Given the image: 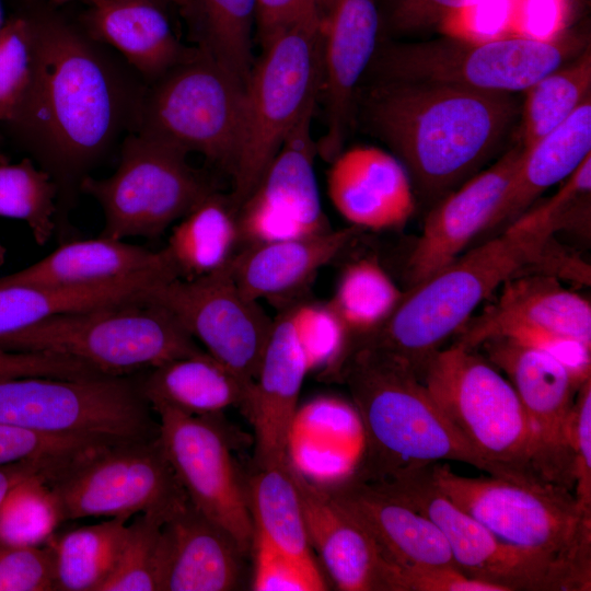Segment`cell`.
Here are the masks:
<instances>
[{
	"label": "cell",
	"instance_id": "40",
	"mask_svg": "<svg viewBox=\"0 0 591 591\" xmlns=\"http://www.w3.org/2000/svg\"><path fill=\"white\" fill-rule=\"evenodd\" d=\"M57 195L53 178L31 158L0 162V217L25 222L38 245L56 233Z\"/></svg>",
	"mask_w": 591,
	"mask_h": 591
},
{
	"label": "cell",
	"instance_id": "3",
	"mask_svg": "<svg viewBox=\"0 0 591 591\" xmlns=\"http://www.w3.org/2000/svg\"><path fill=\"white\" fill-rule=\"evenodd\" d=\"M518 113L509 93L424 82L378 81L362 103L366 126L429 198L449 194L488 160Z\"/></svg>",
	"mask_w": 591,
	"mask_h": 591
},
{
	"label": "cell",
	"instance_id": "8",
	"mask_svg": "<svg viewBox=\"0 0 591 591\" xmlns=\"http://www.w3.org/2000/svg\"><path fill=\"white\" fill-rule=\"evenodd\" d=\"M324 22L310 16L263 46L245 86V114L228 196L236 211L322 88Z\"/></svg>",
	"mask_w": 591,
	"mask_h": 591
},
{
	"label": "cell",
	"instance_id": "22",
	"mask_svg": "<svg viewBox=\"0 0 591 591\" xmlns=\"http://www.w3.org/2000/svg\"><path fill=\"white\" fill-rule=\"evenodd\" d=\"M331 162L329 199L352 227L390 230L410 218L415 210L412 179L394 154L358 146L341 150Z\"/></svg>",
	"mask_w": 591,
	"mask_h": 591
},
{
	"label": "cell",
	"instance_id": "43",
	"mask_svg": "<svg viewBox=\"0 0 591 591\" xmlns=\"http://www.w3.org/2000/svg\"><path fill=\"white\" fill-rule=\"evenodd\" d=\"M35 36L28 13L15 15L0 30V123L18 116L32 85Z\"/></svg>",
	"mask_w": 591,
	"mask_h": 591
},
{
	"label": "cell",
	"instance_id": "7",
	"mask_svg": "<svg viewBox=\"0 0 591 591\" xmlns=\"http://www.w3.org/2000/svg\"><path fill=\"white\" fill-rule=\"evenodd\" d=\"M436 487L500 541L565 564L590 579L591 517L557 484L428 466Z\"/></svg>",
	"mask_w": 591,
	"mask_h": 591
},
{
	"label": "cell",
	"instance_id": "50",
	"mask_svg": "<svg viewBox=\"0 0 591 591\" xmlns=\"http://www.w3.org/2000/svg\"><path fill=\"white\" fill-rule=\"evenodd\" d=\"M568 14L567 0H522L513 15L512 34L553 42L563 37Z\"/></svg>",
	"mask_w": 591,
	"mask_h": 591
},
{
	"label": "cell",
	"instance_id": "29",
	"mask_svg": "<svg viewBox=\"0 0 591 591\" xmlns=\"http://www.w3.org/2000/svg\"><path fill=\"white\" fill-rule=\"evenodd\" d=\"M359 228L260 243L241 248L229 263L233 280L248 299H275L305 286L334 259Z\"/></svg>",
	"mask_w": 591,
	"mask_h": 591
},
{
	"label": "cell",
	"instance_id": "6",
	"mask_svg": "<svg viewBox=\"0 0 591 591\" xmlns=\"http://www.w3.org/2000/svg\"><path fill=\"white\" fill-rule=\"evenodd\" d=\"M0 348L71 357L106 375H124L204 351L172 313L143 293L49 316L0 337Z\"/></svg>",
	"mask_w": 591,
	"mask_h": 591
},
{
	"label": "cell",
	"instance_id": "14",
	"mask_svg": "<svg viewBox=\"0 0 591 591\" xmlns=\"http://www.w3.org/2000/svg\"><path fill=\"white\" fill-rule=\"evenodd\" d=\"M428 465L367 484L431 520L466 576L513 590H590V580L547 556L500 541L433 484ZM362 483V482H361Z\"/></svg>",
	"mask_w": 591,
	"mask_h": 591
},
{
	"label": "cell",
	"instance_id": "39",
	"mask_svg": "<svg viewBox=\"0 0 591 591\" xmlns=\"http://www.w3.org/2000/svg\"><path fill=\"white\" fill-rule=\"evenodd\" d=\"M403 296L379 263L363 258L341 273L328 305L349 334L367 336L387 321Z\"/></svg>",
	"mask_w": 591,
	"mask_h": 591
},
{
	"label": "cell",
	"instance_id": "41",
	"mask_svg": "<svg viewBox=\"0 0 591 591\" xmlns=\"http://www.w3.org/2000/svg\"><path fill=\"white\" fill-rule=\"evenodd\" d=\"M164 522L157 514L139 513L131 524H127L115 568L99 591H162Z\"/></svg>",
	"mask_w": 591,
	"mask_h": 591
},
{
	"label": "cell",
	"instance_id": "48",
	"mask_svg": "<svg viewBox=\"0 0 591 591\" xmlns=\"http://www.w3.org/2000/svg\"><path fill=\"white\" fill-rule=\"evenodd\" d=\"M567 424V443L576 483L575 498L581 511L591 517V378L578 390Z\"/></svg>",
	"mask_w": 591,
	"mask_h": 591
},
{
	"label": "cell",
	"instance_id": "56",
	"mask_svg": "<svg viewBox=\"0 0 591 591\" xmlns=\"http://www.w3.org/2000/svg\"><path fill=\"white\" fill-rule=\"evenodd\" d=\"M161 1L164 2L166 5L175 7L178 10H181L186 3V0H161Z\"/></svg>",
	"mask_w": 591,
	"mask_h": 591
},
{
	"label": "cell",
	"instance_id": "15",
	"mask_svg": "<svg viewBox=\"0 0 591 591\" xmlns=\"http://www.w3.org/2000/svg\"><path fill=\"white\" fill-rule=\"evenodd\" d=\"M143 296L172 313L211 357L251 387L274 320L241 292L229 264L194 279L161 280Z\"/></svg>",
	"mask_w": 591,
	"mask_h": 591
},
{
	"label": "cell",
	"instance_id": "57",
	"mask_svg": "<svg viewBox=\"0 0 591 591\" xmlns=\"http://www.w3.org/2000/svg\"><path fill=\"white\" fill-rule=\"evenodd\" d=\"M4 258H5V248H4L3 244L0 241V265L3 264Z\"/></svg>",
	"mask_w": 591,
	"mask_h": 591
},
{
	"label": "cell",
	"instance_id": "11",
	"mask_svg": "<svg viewBox=\"0 0 591 591\" xmlns=\"http://www.w3.org/2000/svg\"><path fill=\"white\" fill-rule=\"evenodd\" d=\"M187 152L137 132L127 135L116 170L107 177H85L81 194L94 198L104 215L101 236L159 237L215 192L187 161Z\"/></svg>",
	"mask_w": 591,
	"mask_h": 591
},
{
	"label": "cell",
	"instance_id": "20",
	"mask_svg": "<svg viewBox=\"0 0 591 591\" xmlns=\"http://www.w3.org/2000/svg\"><path fill=\"white\" fill-rule=\"evenodd\" d=\"M289 468L310 545L335 586L343 591H405L402 570L385 557L369 532L326 488Z\"/></svg>",
	"mask_w": 591,
	"mask_h": 591
},
{
	"label": "cell",
	"instance_id": "24",
	"mask_svg": "<svg viewBox=\"0 0 591 591\" xmlns=\"http://www.w3.org/2000/svg\"><path fill=\"white\" fill-rule=\"evenodd\" d=\"M83 30L109 47L151 84L186 59V48L175 34L161 0H92Z\"/></svg>",
	"mask_w": 591,
	"mask_h": 591
},
{
	"label": "cell",
	"instance_id": "37",
	"mask_svg": "<svg viewBox=\"0 0 591 591\" xmlns=\"http://www.w3.org/2000/svg\"><path fill=\"white\" fill-rule=\"evenodd\" d=\"M127 520L111 518L82 526L46 543L54 559L55 591H99L117 563Z\"/></svg>",
	"mask_w": 591,
	"mask_h": 591
},
{
	"label": "cell",
	"instance_id": "30",
	"mask_svg": "<svg viewBox=\"0 0 591 591\" xmlns=\"http://www.w3.org/2000/svg\"><path fill=\"white\" fill-rule=\"evenodd\" d=\"M155 269H167L175 274L163 248L152 251L125 240L100 235L96 239L65 241L38 262L0 277V282L82 286Z\"/></svg>",
	"mask_w": 591,
	"mask_h": 591
},
{
	"label": "cell",
	"instance_id": "5",
	"mask_svg": "<svg viewBox=\"0 0 591 591\" xmlns=\"http://www.w3.org/2000/svg\"><path fill=\"white\" fill-rule=\"evenodd\" d=\"M420 379L464 440L502 477L557 484L517 392L494 364L454 344L429 358Z\"/></svg>",
	"mask_w": 591,
	"mask_h": 591
},
{
	"label": "cell",
	"instance_id": "32",
	"mask_svg": "<svg viewBox=\"0 0 591 591\" xmlns=\"http://www.w3.org/2000/svg\"><path fill=\"white\" fill-rule=\"evenodd\" d=\"M591 150V95L554 130L523 151L493 228L512 222L548 187L569 177Z\"/></svg>",
	"mask_w": 591,
	"mask_h": 591
},
{
	"label": "cell",
	"instance_id": "42",
	"mask_svg": "<svg viewBox=\"0 0 591 591\" xmlns=\"http://www.w3.org/2000/svg\"><path fill=\"white\" fill-rule=\"evenodd\" d=\"M38 475L15 486L0 508V542L13 545H45L63 522L60 506Z\"/></svg>",
	"mask_w": 591,
	"mask_h": 591
},
{
	"label": "cell",
	"instance_id": "58",
	"mask_svg": "<svg viewBox=\"0 0 591 591\" xmlns=\"http://www.w3.org/2000/svg\"><path fill=\"white\" fill-rule=\"evenodd\" d=\"M4 23H5V21H4V18H3V10H2V4H1V0H0V30L2 28Z\"/></svg>",
	"mask_w": 591,
	"mask_h": 591
},
{
	"label": "cell",
	"instance_id": "2",
	"mask_svg": "<svg viewBox=\"0 0 591 591\" xmlns=\"http://www.w3.org/2000/svg\"><path fill=\"white\" fill-rule=\"evenodd\" d=\"M590 190L591 172L582 165L555 195L520 215L501 234L413 286L363 343L396 356L420 376L438 347L499 286L528 274L579 275L578 263L556 247L554 235L589 201Z\"/></svg>",
	"mask_w": 591,
	"mask_h": 591
},
{
	"label": "cell",
	"instance_id": "44",
	"mask_svg": "<svg viewBox=\"0 0 591 591\" xmlns=\"http://www.w3.org/2000/svg\"><path fill=\"white\" fill-rule=\"evenodd\" d=\"M296 339L308 371L334 375L348 350V331L327 304L303 303L289 309Z\"/></svg>",
	"mask_w": 591,
	"mask_h": 591
},
{
	"label": "cell",
	"instance_id": "21",
	"mask_svg": "<svg viewBox=\"0 0 591 591\" xmlns=\"http://www.w3.org/2000/svg\"><path fill=\"white\" fill-rule=\"evenodd\" d=\"M379 12L375 0H336L324 23L322 89L325 131L317 153L332 161L343 149L357 85L376 50Z\"/></svg>",
	"mask_w": 591,
	"mask_h": 591
},
{
	"label": "cell",
	"instance_id": "53",
	"mask_svg": "<svg viewBox=\"0 0 591 591\" xmlns=\"http://www.w3.org/2000/svg\"><path fill=\"white\" fill-rule=\"evenodd\" d=\"M310 16L321 18L314 0H256L255 25L262 47L282 30Z\"/></svg>",
	"mask_w": 591,
	"mask_h": 591
},
{
	"label": "cell",
	"instance_id": "47",
	"mask_svg": "<svg viewBox=\"0 0 591 591\" xmlns=\"http://www.w3.org/2000/svg\"><path fill=\"white\" fill-rule=\"evenodd\" d=\"M54 559L50 547L0 542V591H53Z\"/></svg>",
	"mask_w": 591,
	"mask_h": 591
},
{
	"label": "cell",
	"instance_id": "38",
	"mask_svg": "<svg viewBox=\"0 0 591 591\" xmlns=\"http://www.w3.org/2000/svg\"><path fill=\"white\" fill-rule=\"evenodd\" d=\"M591 91V54L588 46L579 57L549 72L526 92L520 142L523 151L565 121Z\"/></svg>",
	"mask_w": 591,
	"mask_h": 591
},
{
	"label": "cell",
	"instance_id": "54",
	"mask_svg": "<svg viewBox=\"0 0 591 591\" xmlns=\"http://www.w3.org/2000/svg\"><path fill=\"white\" fill-rule=\"evenodd\" d=\"M60 463H51L45 461H21L12 464L0 466V508L10 494V491L24 482L34 476L45 475L50 476L56 470L61 467Z\"/></svg>",
	"mask_w": 591,
	"mask_h": 591
},
{
	"label": "cell",
	"instance_id": "36",
	"mask_svg": "<svg viewBox=\"0 0 591 591\" xmlns=\"http://www.w3.org/2000/svg\"><path fill=\"white\" fill-rule=\"evenodd\" d=\"M245 485L254 533L291 556L314 561L299 493L287 462L257 467Z\"/></svg>",
	"mask_w": 591,
	"mask_h": 591
},
{
	"label": "cell",
	"instance_id": "31",
	"mask_svg": "<svg viewBox=\"0 0 591 591\" xmlns=\"http://www.w3.org/2000/svg\"><path fill=\"white\" fill-rule=\"evenodd\" d=\"M172 278H176L173 271L155 269L82 286L0 282V337L56 314L93 309L141 296L152 285Z\"/></svg>",
	"mask_w": 591,
	"mask_h": 591
},
{
	"label": "cell",
	"instance_id": "25",
	"mask_svg": "<svg viewBox=\"0 0 591 591\" xmlns=\"http://www.w3.org/2000/svg\"><path fill=\"white\" fill-rule=\"evenodd\" d=\"M519 323L532 325L591 345V305L549 274H528L502 285L499 298L470 317L459 329L456 344L473 349L495 327Z\"/></svg>",
	"mask_w": 591,
	"mask_h": 591
},
{
	"label": "cell",
	"instance_id": "28",
	"mask_svg": "<svg viewBox=\"0 0 591 591\" xmlns=\"http://www.w3.org/2000/svg\"><path fill=\"white\" fill-rule=\"evenodd\" d=\"M362 447V427L354 405L318 397L297 409L288 437L287 463L310 482L331 487L352 475Z\"/></svg>",
	"mask_w": 591,
	"mask_h": 591
},
{
	"label": "cell",
	"instance_id": "9",
	"mask_svg": "<svg viewBox=\"0 0 591 591\" xmlns=\"http://www.w3.org/2000/svg\"><path fill=\"white\" fill-rule=\"evenodd\" d=\"M245 86L194 48L147 85L134 132L200 153L231 174L243 135Z\"/></svg>",
	"mask_w": 591,
	"mask_h": 591
},
{
	"label": "cell",
	"instance_id": "13",
	"mask_svg": "<svg viewBox=\"0 0 591 591\" xmlns=\"http://www.w3.org/2000/svg\"><path fill=\"white\" fill-rule=\"evenodd\" d=\"M45 482L63 520L152 513L166 520L189 501L157 438L112 444L69 462Z\"/></svg>",
	"mask_w": 591,
	"mask_h": 591
},
{
	"label": "cell",
	"instance_id": "27",
	"mask_svg": "<svg viewBox=\"0 0 591 591\" xmlns=\"http://www.w3.org/2000/svg\"><path fill=\"white\" fill-rule=\"evenodd\" d=\"M162 591H229L237 588L244 553L223 528L190 501L163 523Z\"/></svg>",
	"mask_w": 591,
	"mask_h": 591
},
{
	"label": "cell",
	"instance_id": "1",
	"mask_svg": "<svg viewBox=\"0 0 591 591\" xmlns=\"http://www.w3.org/2000/svg\"><path fill=\"white\" fill-rule=\"evenodd\" d=\"M28 15L34 77L9 127L56 184V233L68 241L83 179L135 131L147 84L118 54L63 16L50 10Z\"/></svg>",
	"mask_w": 591,
	"mask_h": 591
},
{
	"label": "cell",
	"instance_id": "4",
	"mask_svg": "<svg viewBox=\"0 0 591 591\" xmlns=\"http://www.w3.org/2000/svg\"><path fill=\"white\" fill-rule=\"evenodd\" d=\"M334 375L347 385L362 427L355 479L376 484L443 460L502 477L470 447L402 359L361 343L345 355Z\"/></svg>",
	"mask_w": 591,
	"mask_h": 591
},
{
	"label": "cell",
	"instance_id": "12",
	"mask_svg": "<svg viewBox=\"0 0 591 591\" xmlns=\"http://www.w3.org/2000/svg\"><path fill=\"white\" fill-rule=\"evenodd\" d=\"M579 39L543 42L508 36L483 43L454 38L376 47L370 66L379 81L424 82L509 93L525 91L563 66Z\"/></svg>",
	"mask_w": 591,
	"mask_h": 591
},
{
	"label": "cell",
	"instance_id": "46",
	"mask_svg": "<svg viewBox=\"0 0 591 591\" xmlns=\"http://www.w3.org/2000/svg\"><path fill=\"white\" fill-rule=\"evenodd\" d=\"M254 569L251 587L255 591H321L327 584L315 561H306L277 548L254 533Z\"/></svg>",
	"mask_w": 591,
	"mask_h": 591
},
{
	"label": "cell",
	"instance_id": "55",
	"mask_svg": "<svg viewBox=\"0 0 591 591\" xmlns=\"http://www.w3.org/2000/svg\"><path fill=\"white\" fill-rule=\"evenodd\" d=\"M336 0H314L316 9L325 23Z\"/></svg>",
	"mask_w": 591,
	"mask_h": 591
},
{
	"label": "cell",
	"instance_id": "35",
	"mask_svg": "<svg viewBox=\"0 0 591 591\" xmlns=\"http://www.w3.org/2000/svg\"><path fill=\"white\" fill-rule=\"evenodd\" d=\"M179 12L194 48L246 85L254 66L256 0H186Z\"/></svg>",
	"mask_w": 591,
	"mask_h": 591
},
{
	"label": "cell",
	"instance_id": "17",
	"mask_svg": "<svg viewBox=\"0 0 591 591\" xmlns=\"http://www.w3.org/2000/svg\"><path fill=\"white\" fill-rule=\"evenodd\" d=\"M315 105L304 112L236 209L241 248L331 230L314 167L317 154L312 136Z\"/></svg>",
	"mask_w": 591,
	"mask_h": 591
},
{
	"label": "cell",
	"instance_id": "52",
	"mask_svg": "<svg viewBox=\"0 0 591 591\" xmlns=\"http://www.w3.org/2000/svg\"><path fill=\"white\" fill-rule=\"evenodd\" d=\"M476 0H394L391 25L399 32H412L444 20L473 4Z\"/></svg>",
	"mask_w": 591,
	"mask_h": 591
},
{
	"label": "cell",
	"instance_id": "18",
	"mask_svg": "<svg viewBox=\"0 0 591 591\" xmlns=\"http://www.w3.org/2000/svg\"><path fill=\"white\" fill-rule=\"evenodd\" d=\"M488 360L503 371L536 432L555 483L573 484L567 424L580 385L554 357L503 337L485 340Z\"/></svg>",
	"mask_w": 591,
	"mask_h": 591
},
{
	"label": "cell",
	"instance_id": "19",
	"mask_svg": "<svg viewBox=\"0 0 591 591\" xmlns=\"http://www.w3.org/2000/svg\"><path fill=\"white\" fill-rule=\"evenodd\" d=\"M522 152L519 140L490 167L445 195L427 215L407 262L412 286L447 267L476 235L493 228Z\"/></svg>",
	"mask_w": 591,
	"mask_h": 591
},
{
	"label": "cell",
	"instance_id": "16",
	"mask_svg": "<svg viewBox=\"0 0 591 591\" xmlns=\"http://www.w3.org/2000/svg\"><path fill=\"white\" fill-rule=\"evenodd\" d=\"M159 439L192 505L223 528L244 553L252 549L254 525L246 485L231 453L220 415L194 416L159 406Z\"/></svg>",
	"mask_w": 591,
	"mask_h": 591
},
{
	"label": "cell",
	"instance_id": "45",
	"mask_svg": "<svg viewBox=\"0 0 591 591\" xmlns=\"http://www.w3.org/2000/svg\"><path fill=\"white\" fill-rule=\"evenodd\" d=\"M111 444L88 437L45 433L0 424V466L21 461L67 463Z\"/></svg>",
	"mask_w": 591,
	"mask_h": 591
},
{
	"label": "cell",
	"instance_id": "10",
	"mask_svg": "<svg viewBox=\"0 0 591 591\" xmlns=\"http://www.w3.org/2000/svg\"><path fill=\"white\" fill-rule=\"evenodd\" d=\"M140 385L121 375L0 380V424L108 443L146 441L159 422Z\"/></svg>",
	"mask_w": 591,
	"mask_h": 591
},
{
	"label": "cell",
	"instance_id": "33",
	"mask_svg": "<svg viewBox=\"0 0 591 591\" xmlns=\"http://www.w3.org/2000/svg\"><path fill=\"white\" fill-rule=\"evenodd\" d=\"M151 408L165 406L194 416H212L244 405L250 387L207 351L152 368L140 384Z\"/></svg>",
	"mask_w": 591,
	"mask_h": 591
},
{
	"label": "cell",
	"instance_id": "49",
	"mask_svg": "<svg viewBox=\"0 0 591 591\" xmlns=\"http://www.w3.org/2000/svg\"><path fill=\"white\" fill-rule=\"evenodd\" d=\"M100 374L88 363L71 357L0 348V380L24 376L80 379Z\"/></svg>",
	"mask_w": 591,
	"mask_h": 591
},
{
	"label": "cell",
	"instance_id": "60",
	"mask_svg": "<svg viewBox=\"0 0 591 591\" xmlns=\"http://www.w3.org/2000/svg\"><path fill=\"white\" fill-rule=\"evenodd\" d=\"M86 2H91L92 0H85Z\"/></svg>",
	"mask_w": 591,
	"mask_h": 591
},
{
	"label": "cell",
	"instance_id": "59",
	"mask_svg": "<svg viewBox=\"0 0 591 591\" xmlns=\"http://www.w3.org/2000/svg\"><path fill=\"white\" fill-rule=\"evenodd\" d=\"M51 1L55 2V3H65V2L72 1V0H51Z\"/></svg>",
	"mask_w": 591,
	"mask_h": 591
},
{
	"label": "cell",
	"instance_id": "34",
	"mask_svg": "<svg viewBox=\"0 0 591 591\" xmlns=\"http://www.w3.org/2000/svg\"><path fill=\"white\" fill-rule=\"evenodd\" d=\"M239 243L235 210L215 190L176 222L163 251L177 278L194 279L224 268Z\"/></svg>",
	"mask_w": 591,
	"mask_h": 591
},
{
	"label": "cell",
	"instance_id": "23",
	"mask_svg": "<svg viewBox=\"0 0 591 591\" xmlns=\"http://www.w3.org/2000/svg\"><path fill=\"white\" fill-rule=\"evenodd\" d=\"M308 373L288 309L274 320L256 378L242 406L254 428L257 467L287 462L288 437Z\"/></svg>",
	"mask_w": 591,
	"mask_h": 591
},
{
	"label": "cell",
	"instance_id": "26",
	"mask_svg": "<svg viewBox=\"0 0 591 591\" xmlns=\"http://www.w3.org/2000/svg\"><path fill=\"white\" fill-rule=\"evenodd\" d=\"M324 488L369 532L402 572L412 567L456 566L437 525L406 503L351 476Z\"/></svg>",
	"mask_w": 591,
	"mask_h": 591
},
{
	"label": "cell",
	"instance_id": "51",
	"mask_svg": "<svg viewBox=\"0 0 591 591\" xmlns=\"http://www.w3.org/2000/svg\"><path fill=\"white\" fill-rule=\"evenodd\" d=\"M405 591H508L466 576L456 566L412 567L403 570Z\"/></svg>",
	"mask_w": 591,
	"mask_h": 591
}]
</instances>
